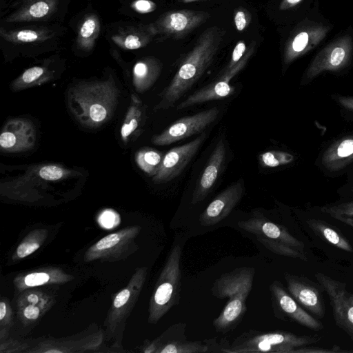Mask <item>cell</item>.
<instances>
[{
	"mask_svg": "<svg viewBox=\"0 0 353 353\" xmlns=\"http://www.w3.org/2000/svg\"><path fill=\"white\" fill-rule=\"evenodd\" d=\"M321 211L334 217L336 216L353 217V201L323 206Z\"/></svg>",
	"mask_w": 353,
	"mask_h": 353,
	"instance_id": "38",
	"label": "cell"
},
{
	"mask_svg": "<svg viewBox=\"0 0 353 353\" xmlns=\"http://www.w3.org/2000/svg\"><path fill=\"white\" fill-rule=\"evenodd\" d=\"M12 310L6 301L1 300L0 302V323L1 329L3 327H10L12 325Z\"/></svg>",
	"mask_w": 353,
	"mask_h": 353,
	"instance_id": "45",
	"label": "cell"
},
{
	"mask_svg": "<svg viewBox=\"0 0 353 353\" xmlns=\"http://www.w3.org/2000/svg\"><path fill=\"white\" fill-rule=\"evenodd\" d=\"M120 221L119 214L112 210H104L99 216V223L105 228H112Z\"/></svg>",
	"mask_w": 353,
	"mask_h": 353,
	"instance_id": "42",
	"label": "cell"
},
{
	"mask_svg": "<svg viewBox=\"0 0 353 353\" xmlns=\"http://www.w3.org/2000/svg\"><path fill=\"white\" fill-rule=\"evenodd\" d=\"M243 183L239 180L223 190L210 203L199 216L203 226L214 225L226 216L239 203L243 195Z\"/></svg>",
	"mask_w": 353,
	"mask_h": 353,
	"instance_id": "17",
	"label": "cell"
},
{
	"mask_svg": "<svg viewBox=\"0 0 353 353\" xmlns=\"http://www.w3.org/2000/svg\"><path fill=\"white\" fill-rule=\"evenodd\" d=\"M39 176L47 181H57L63 176V170L57 165H49L42 167L39 170Z\"/></svg>",
	"mask_w": 353,
	"mask_h": 353,
	"instance_id": "41",
	"label": "cell"
},
{
	"mask_svg": "<svg viewBox=\"0 0 353 353\" xmlns=\"http://www.w3.org/2000/svg\"><path fill=\"white\" fill-rule=\"evenodd\" d=\"M303 0H282L279 4L280 10H287L296 7Z\"/></svg>",
	"mask_w": 353,
	"mask_h": 353,
	"instance_id": "46",
	"label": "cell"
},
{
	"mask_svg": "<svg viewBox=\"0 0 353 353\" xmlns=\"http://www.w3.org/2000/svg\"><path fill=\"white\" fill-rule=\"evenodd\" d=\"M287 289L298 303L311 315L321 319L325 314L323 286L306 276L285 273Z\"/></svg>",
	"mask_w": 353,
	"mask_h": 353,
	"instance_id": "10",
	"label": "cell"
},
{
	"mask_svg": "<svg viewBox=\"0 0 353 353\" xmlns=\"http://www.w3.org/2000/svg\"><path fill=\"white\" fill-rule=\"evenodd\" d=\"M118 90L112 78L104 81L81 83L68 94L69 105L77 119L88 127L98 126L110 118Z\"/></svg>",
	"mask_w": 353,
	"mask_h": 353,
	"instance_id": "2",
	"label": "cell"
},
{
	"mask_svg": "<svg viewBox=\"0 0 353 353\" xmlns=\"http://www.w3.org/2000/svg\"><path fill=\"white\" fill-rule=\"evenodd\" d=\"M252 16L248 10L239 8L234 15V22L237 30L243 31L251 22Z\"/></svg>",
	"mask_w": 353,
	"mask_h": 353,
	"instance_id": "40",
	"label": "cell"
},
{
	"mask_svg": "<svg viewBox=\"0 0 353 353\" xmlns=\"http://www.w3.org/2000/svg\"><path fill=\"white\" fill-rule=\"evenodd\" d=\"M353 164V132L338 137L325 148L316 165L330 176L345 172Z\"/></svg>",
	"mask_w": 353,
	"mask_h": 353,
	"instance_id": "13",
	"label": "cell"
},
{
	"mask_svg": "<svg viewBox=\"0 0 353 353\" xmlns=\"http://www.w3.org/2000/svg\"><path fill=\"white\" fill-rule=\"evenodd\" d=\"M270 290L278 317L295 322L312 330L323 329L322 322L303 308L280 282L273 281Z\"/></svg>",
	"mask_w": 353,
	"mask_h": 353,
	"instance_id": "12",
	"label": "cell"
},
{
	"mask_svg": "<svg viewBox=\"0 0 353 353\" xmlns=\"http://www.w3.org/2000/svg\"><path fill=\"white\" fill-rule=\"evenodd\" d=\"M154 37L150 24L139 25L119 30L111 40L123 50H137L148 45Z\"/></svg>",
	"mask_w": 353,
	"mask_h": 353,
	"instance_id": "24",
	"label": "cell"
},
{
	"mask_svg": "<svg viewBox=\"0 0 353 353\" xmlns=\"http://www.w3.org/2000/svg\"><path fill=\"white\" fill-rule=\"evenodd\" d=\"M294 159L295 157L292 154L281 150H270L259 156L261 164L267 168L287 165L294 162Z\"/></svg>",
	"mask_w": 353,
	"mask_h": 353,
	"instance_id": "36",
	"label": "cell"
},
{
	"mask_svg": "<svg viewBox=\"0 0 353 353\" xmlns=\"http://www.w3.org/2000/svg\"><path fill=\"white\" fill-rule=\"evenodd\" d=\"M141 227L135 225L124 228L117 232L110 234L93 244L85 252V260L90 261L97 259H117L129 248Z\"/></svg>",
	"mask_w": 353,
	"mask_h": 353,
	"instance_id": "16",
	"label": "cell"
},
{
	"mask_svg": "<svg viewBox=\"0 0 353 353\" xmlns=\"http://www.w3.org/2000/svg\"><path fill=\"white\" fill-rule=\"evenodd\" d=\"M186 324L172 325L161 336L155 339L157 353H205L210 345L202 341H188L185 335Z\"/></svg>",
	"mask_w": 353,
	"mask_h": 353,
	"instance_id": "21",
	"label": "cell"
},
{
	"mask_svg": "<svg viewBox=\"0 0 353 353\" xmlns=\"http://www.w3.org/2000/svg\"><path fill=\"white\" fill-rule=\"evenodd\" d=\"M351 191L353 192V183H352V187H351Z\"/></svg>",
	"mask_w": 353,
	"mask_h": 353,
	"instance_id": "49",
	"label": "cell"
},
{
	"mask_svg": "<svg viewBox=\"0 0 353 353\" xmlns=\"http://www.w3.org/2000/svg\"><path fill=\"white\" fill-rule=\"evenodd\" d=\"M19 314L24 323H32L44 314V308L30 303H18Z\"/></svg>",
	"mask_w": 353,
	"mask_h": 353,
	"instance_id": "37",
	"label": "cell"
},
{
	"mask_svg": "<svg viewBox=\"0 0 353 353\" xmlns=\"http://www.w3.org/2000/svg\"><path fill=\"white\" fill-rule=\"evenodd\" d=\"M59 0H27L6 19L7 23L41 21L48 19L57 10Z\"/></svg>",
	"mask_w": 353,
	"mask_h": 353,
	"instance_id": "23",
	"label": "cell"
},
{
	"mask_svg": "<svg viewBox=\"0 0 353 353\" xmlns=\"http://www.w3.org/2000/svg\"><path fill=\"white\" fill-rule=\"evenodd\" d=\"M131 8L137 12L145 14L153 12L157 8V4L151 0H134L131 3Z\"/></svg>",
	"mask_w": 353,
	"mask_h": 353,
	"instance_id": "44",
	"label": "cell"
},
{
	"mask_svg": "<svg viewBox=\"0 0 353 353\" xmlns=\"http://www.w3.org/2000/svg\"><path fill=\"white\" fill-rule=\"evenodd\" d=\"M54 32L46 27L6 30L0 29V35L6 41L13 43H40L51 39Z\"/></svg>",
	"mask_w": 353,
	"mask_h": 353,
	"instance_id": "30",
	"label": "cell"
},
{
	"mask_svg": "<svg viewBox=\"0 0 353 353\" xmlns=\"http://www.w3.org/2000/svg\"><path fill=\"white\" fill-rule=\"evenodd\" d=\"M332 99L339 105L342 112L353 120V96L335 94Z\"/></svg>",
	"mask_w": 353,
	"mask_h": 353,
	"instance_id": "39",
	"label": "cell"
},
{
	"mask_svg": "<svg viewBox=\"0 0 353 353\" xmlns=\"http://www.w3.org/2000/svg\"><path fill=\"white\" fill-rule=\"evenodd\" d=\"M242 230L270 239L285 243L303 253L305 252L304 243L292 236L283 225L270 221L263 217H252L238 223Z\"/></svg>",
	"mask_w": 353,
	"mask_h": 353,
	"instance_id": "20",
	"label": "cell"
},
{
	"mask_svg": "<svg viewBox=\"0 0 353 353\" xmlns=\"http://www.w3.org/2000/svg\"><path fill=\"white\" fill-rule=\"evenodd\" d=\"M248 296L239 294L229 298L221 313L213 321V325L217 332L225 333L240 322L246 312Z\"/></svg>",
	"mask_w": 353,
	"mask_h": 353,
	"instance_id": "25",
	"label": "cell"
},
{
	"mask_svg": "<svg viewBox=\"0 0 353 353\" xmlns=\"http://www.w3.org/2000/svg\"><path fill=\"white\" fill-rule=\"evenodd\" d=\"M101 31V23L97 15L88 14L84 17L77 28V46L88 52L94 47Z\"/></svg>",
	"mask_w": 353,
	"mask_h": 353,
	"instance_id": "29",
	"label": "cell"
},
{
	"mask_svg": "<svg viewBox=\"0 0 353 353\" xmlns=\"http://www.w3.org/2000/svg\"><path fill=\"white\" fill-rule=\"evenodd\" d=\"M314 276L328 296L336 325L345 332L353 344V292L347 289L345 283L323 273Z\"/></svg>",
	"mask_w": 353,
	"mask_h": 353,
	"instance_id": "6",
	"label": "cell"
},
{
	"mask_svg": "<svg viewBox=\"0 0 353 353\" xmlns=\"http://www.w3.org/2000/svg\"><path fill=\"white\" fill-rule=\"evenodd\" d=\"M71 279L60 270L48 268L41 271L32 272L16 278L14 283L18 289L23 290L27 288L37 287L48 283L65 282Z\"/></svg>",
	"mask_w": 353,
	"mask_h": 353,
	"instance_id": "27",
	"label": "cell"
},
{
	"mask_svg": "<svg viewBox=\"0 0 353 353\" xmlns=\"http://www.w3.org/2000/svg\"><path fill=\"white\" fill-rule=\"evenodd\" d=\"M181 254V244L173 245L150 301L148 321L150 323H157L172 307L179 303Z\"/></svg>",
	"mask_w": 353,
	"mask_h": 353,
	"instance_id": "4",
	"label": "cell"
},
{
	"mask_svg": "<svg viewBox=\"0 0 353 353\" xmlns=\"http://www.w3.org/2000/svg\"><path fill=\"white\" fill-rule=\"evenodd\" d=\"M225 31L212 26L199 37L195 45L180 64L169 85L163 90L155 110L172 107L185 94L212 64L223 41Z\"/></svg>",
	"mask_w": 353,
	"mask_h": 353,
	"instance_id": "1",
	"label": "cell"
},
{
	"mask_svg": "<svg viewBox=\"0 0 353 353\" xmlns=\"http://www.w3.org/2000/svg\"><path fill=\"white\" fill-rule=\"evenodd\" d=\"M205 138L206 133L202 132L190 142L168 151L163 156L159 170L153 176V182L164 183L178 176L193 159Z\"/></svg>",
	"mask_w": 353,
	"mask_h": 353,
	"instance_id": "14",
	"label": "cell"
},
{
	"mask_svg": "<svg viewBox=\"0 0 353 353\" xmlns=\"http://www.w3.org/2000/svg\"><path fill=\"white\" fill-rule=\"evenodd\" d=\"M219 110L216 107L181 117L172 123L151 141L156 145H167L192 135L202 133L217 118Z\"/></svg>",
	"mask_w": 353,
	"mask_h": 353,
	"instance_id": "8",
	"label": "cell"
},
{
	"mask_svg": "<svg viewBox=\"0 0 353 353\" xmlns=\"http://www.w3.org/2000/svg\"><path fill=\"white\" fill-rule=\"evenodd\" d=\"M226 150L221 139L216 145L202 172L192 194L191 203L196 204L203 201L211 192L222 170L225 160Z\"/></svg>",
	"mask_w": 353,
	"mask_h": 353,
	"instance_id": "22",
	"label": "cell"
},
{
	"mask_svg": "<svg viewBox=\"0 0 353 353\" xmlns=\"http://www.w3.org/2000/svg\"><path fill=\"white\" fill-rule=\"evenodd\" d=\"M333 218L353 228V217L336 216H334Z\"/></svg>",
	"mask_w": 353,
	"mask_h": 353,
	"instance_id": "47",
	"label": "cell"
},
{
	"mask_svg": "<svg viewBox=\"0 0 353 353\" xmlns=\"http://www.w3.org/2000/svg\"><path fill=\"white\" fill-rule=\"evenodd\" d=\"M256 239L265 248L274 254L294 259H299L304 261H308V258L305 253H303L285 243L263 236H256Z\"/></svg>",
	"mask_w": 353,
	"mask_h": 353,
	"instance_id": "35",
	"label": "cell"
},
{
	"mask_svg": "<svg viewBox=\"0 0 353 353\" xmlns=\"http://www.w3.org/2000/svg\"><path fill=\"white\" fill-rule=\"evenodd\" d=\"M148 268H138L128 285L114 297L106 319L107 330L110 334L128 316L132 310L145 283Z\"/></svg>",
	"mask_w": 353,
	"mask_h": 353,
	"instance_id": "11",
	"label": "cell"
},
{
	"mask_svg": "<svg viewBox=\"0 0 353 353\" xmlns=\"http://www.w3.org/2000/svg\"><path fill=\"white\" fill-rule=\"evenodd\" d=\"M330 27L309 23L299 28L287 41L283 52V64L288 65L316 47L326 37Z\"/></svg>",
	"mask_w": 353,
	"mask_h": 353,
	"instance_id": "15",
	"label": "cell"
},
{
	"mask_svg": "<svg viewBox=\"0 0 353 353\" xmlns=\"http://www.w3.org/2000/svg\"><path fill=\"white\" fill-rule=\"evenodd\" d=\"M306 223L314 233L330 244L345 252H353L349 240L329 223L319 219H310L306 221Z\"/></svg>",
	"mask_w": 353,
	"mask_h": 353,
	"instance_id": "28",
	"label": "cell"
},
{
	"mask_svg": "<svg viewBox=\"0 0 353 353\" xmlns=\"http://www.w3.org/2000/svg\"><path fill=\"white\" fill-rule=\"evenodd\" d=\"M201 1V0H181V2L183 3H191V2H194V1Z\"/></svg>",
	"mask_w": 353,
	"mask_h": 353,
	"instance_id": "48",
	"label": "cell"
},
{
	"mask_svg": "<svg viewBox=\"0 0 353 353\" xmlns=\"http://www.w3.org/2000/svg\"><path fill=\"white\" fill-rule=\"evenodd\" d=\"M321 340L322 336L319 334L296 335L283 330L268 332L252 331L243 333L221 352L293 353L296 349L316 343Z\"/></svg>",
	"mask_w": 353,
	"mask_h": 353,
	"instance_id": "3",
	"label": "cell"
},
{
	"mask_svg": "<svg viewBox=\"0 0 353 353\" xmlns=\"http://www.w3.org/2000/svg\"><path fill=\"white\" fill-rule=\"evenodd\" d=\"M254 48L255 44L253 43L236 65L231 69H225L218 79L190 95L178 105L176 109L182 110L232 95L234 92V88L230 84V81L245 66L254 51Z\"/></svg>",
	"mask_w": 353,
	"mask_h": 353,
	"instance_id": "9",
	"label": "cell"
},
{
	"mask_svg": "<svg viewBox=\"0 0 353 353\" xmlns=\"http://www.w3.org/2000/svg\"><path fill=\"white\" fill-rule=\"evenodd\" d=\"M353 51L352 39L345 34L319 51L307 68L301 81L307 84L325 72H337L346 68L351 61Z\"/></svg>",
	"mask_w": 353,
	"mask_h": 353,
	"instance_id": "5",
	"label": "cell"
},
{
	"mask_svg": "<svg viewBox=\"0 0 353 353\" xmlns=\"http://www.w3.org/2000/svg\"><path fill=\"white\" fill-rule=\"evenodd\" d=\"M47 235L48 231L45 229H37L31 232L17 246L16 258L23 259L34 252L45 241Z\"/></svg>",
	"mask_w": 353,
	"mask_h": 353,
	"instance_id": "32",
	"label": "cell"
},
{
	"mask_svg": "<svg viewBox=\"0 0 353 353\" xmlns=\"http://www.w3.org/2000/svg\"><path fill=\"white\" fill-rule=\"evenodd\" d=\"M209 13L193 10H171L165 12L150 26L155 36L181 39L203 24Z\"/></svg>",
	"mask_w": 353,
	"mask_h": 353,
	"instance_id": "7",
	"label": "cell"
},
{
	"mask_svg": "<svg viewBox=\"0 0 353 353\" xmlns=\"http://www.w3.org/2000/svg\"><path fill=\"white\" fill-rule=\"evenodd\" d=\"M141 108V101L138 99L134 100L121 128V135L124 141L137 130L143 118V111Z\"/></svg>",
	"mask_w": 353,
	"mask_h": 353,
	"instance_id": "34",
	"label": "cell"
},
{
	"mask_svg": "<svg viewBox=\"0 0 353 353\" xmlns=\"http://www.w3.org/2000/svg\"><path fill=\"white\" fill-rule=\"evenodd\" d=\"M247 50L246 43L245 41L243 40L238 41L233 49L230 60L225 69H231L236 65L244 57Z\"/></svg>",
	"mask_w": 353,
	"mask_h": 353,
	"instance_id": "43",
	"label": "cell"
},
{
	"mask_svg": "<svg viewBox=\"0 0 353 353\" xmlns=\"http://www.w3.org/2000/svg\"><path fill=\"white\" fill-rule=\"evenodd\" d=\"M161 62L153 57H145L133 68V83L139 92L148 90L157 80L161 71Z\"/></svg>",
	"mask_w": 353,
	"mask_h": 353,
	"instance_id": "26",
	"label": "cell"
},
{
	"mask_svg": "<svg viewBox=\"0 0 353 353\" xmlns=\"http://www.w3.org/2000/svg\"><path fill=\"white\" fill-rule=\"evenodd\" d=\"M35 139V128L29 120L14 119L8 121L2 129L0 147L5 152H23L34 146Z\"/></svg>",
	"mask_w": 353,
	"mask_h": 353,
	"instance_id": "18",
	"label": "cell"
},
{
	"mask_svg": "<svg viewBox=\"0 0 353 353\" xmlns=\"http://www.w3.org/2000/svg\"><path fill=\"white\" fill-rule=\"evenodd\" d=\"M52 73L45 67L33 66L26 70L12 83V88L19 90L48 81Z\"/></svg>",
	"mask_w": 353,
	"mask_h": 353,
	"instance_id": "31",
	"label": "cell"
},
{
	"mask_svg": "<svg viewBox=\"0 0 353 353\" xmlns=\"http://www.w3.org/2000/svg\"><path fill=\"white\" fill-rule=\"evenodd\" d=\"M255 270L242 267L222 274L212 286V294L219 298H230L238 294H249L252 290Z\"/></svg>",
	"mask_w": 353,
	"mask_h": 353,
	"instance_id": "19",
	"label": "cell"
},
{
	"mask_svg": "<svg viewBox=\"0 0 353 353\" xmlns=\"http://www.w3.org/2000/svg\"><path fill=\"white\" fill-rule=\"evenodd\" d=\"M164 154L152 149H143L136 154L138 166L146 174L154 176L161 164Z\"/></svg>",
	"mask_w": 353,
	"mask_h": 353,
	"instance_id": "33",
	"label": "cell"
}]
</instances>
